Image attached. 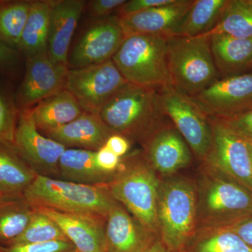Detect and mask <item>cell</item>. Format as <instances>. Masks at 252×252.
I'll list each match as a JSON object with an SVG mask.
<instances>
[{
  "mask_svg": "<svg viewBox=\"0 0 252 252\" xmlns=\"http://www.w3.org/2000/svg\"><path fill=\"white\" fill-rule=\"evenodd\" d=\"M44 132L48 137L65 147H78L91 151L102 148L114 134L99 114L86 112L69 124Z\"/></svg>",
  "mask_w": 252,
  "mask_h": 252,
  "instance_id": "obj_20",
  "label": "cell"
},
{
  "mask_svg": "<svg viewBox=\"0 0 252 252\" xmlns=\"http://www.w3.org/2000/svg\"><path fill=\"white\" fill-rule=\"evenodd\" d=\"M160 89L127 83L104 104L99 117L113 133L127 140L149 137L167 117Z\"/></svg>",
  "mask_w": 252,
  "mask_h": 252,
  "instance_id": "obj_1",
  "label": "cell"
},
{
  "mask_svg": "<svg viewBox=\"0 0 252 252\" xmlns=\"http://www.w3.org/2000/svg\"><path fill=\"white\" fill-rule=\"evenodd\" d=\"M194 0H174L170 4L119 16L124 38L135 34L173 36Z\"/></svg>",
  "mask_w": 252,
  "mask_h": 252,
  "instance_id": "obj_15",
  "label": "cell"
},
{
  "mask_svg": "<svg viewBox=\"0 0 252 252\" xmlns=\"http://www.w3.org/2000/svg\"><path fill=\"white\" fill-rule=\"evenodd\" d=\"M4 198V195H2V193L0 192V202L1 201V200H3V199Z\"/></svg>",
  "mask_w": 252,
  "mask_h": 252,
  "instance_id": "obj_43",
  "label": "cell"
},
{
  "mask_svg": "<svg viewBox=\"0 0 252 252\" xmlns=\"http://www.w3.org/2000/svg\"><path fill=\"white\" fill-rule=\"evenodd\" d=\"M36 175L13 144L0 143V192L4 198L23 196Z\"/></svg>",
  "mask_w": 252,
  "mask_h": 252,
  "instance_id": "obj_23",
  "label": "cell"
},
{
  "mask_svg": "<svg viewBox=\"0 0 252 252\" xmlns=\"http://www.w3.org/2000/svg\"><path fill=\"white\" fill-rule=\"evenodd\" d=\"M107 252H144L155 239L124 207L117 203L106 219Z\"/></svg>",
  "mask_w": 252,
  "mask_h": 252,
  "instance_id": "obj_17",
  "label": "cell"
},
{
  "mask_svg": "<svg viewBox=\"0 0 252 252\" xmlns=\"http://www.w3.org/2000/svg\"><path fill=\"white\" fill-rule=\"evenodd\" d=\"M189 99L207 117L223 119L245 112L252 108V73L220 78Z\"/></svg>",
  "mask_w": 252,
  "mask_h": 252,
  "instance_id": "obj_11",
  "label": "cell"
},
{
  "mask_svg": "<svg viewBox=\"0 0 252 252\" xmlns=\"http://www.w3.org/2000/svg\"><path fill=\"white\" fill-rule=\"evenodd\" d=\"M34 207L23 196L4 198L0 202V245L8 246L29 224Z\"/></svg>",
  "mask_w": 252,
  "mask_h": 252,
  "instance_id": "obj_27",
  "label": "cell"
},
{
  "mask_svg": "<svg viewBox=\"0 0 252 252\" xmlns=\"http://www.w3.org/2000/svg\"><path fill=\"white\" fill-rule=\"evenodd\" d=\"M95 162L99 170L109 175H112L120 167L121 158L104 146L96 151Z\"/></svg>",
  "mask_w": 252,
  "mask_h": 252,
  "instance_id": "obj_35",
  "label": "cell"
},
{
  "mask_svg": "<svg viewBox=\"0 0 252 252\" xmlns=\"http://www.w3.org/2000/svg\"><path fill=\"white\" fill-rule=\"evenodd\" d=\"M160 94L167 117L171 119L194 154L206 160L212 144L209 119L188 97L172 86L161 88Z\"/></svg>",
  "mask_w": 252,
  "mask_h": 252,
  "instance_id": "obj_10",
  "label": "cell"
},
{
  "mask_svg": "<svg viewBox=\"0 0 252 252\" xmlns=\"http://www.w3.org/2000/svg\"><path fill=\"white\" fill-rule=\"evenodd\" d=\"M125 0H94L91 4V14L96 18H106L119 9Z\"/></svg>",
  "mask_w": 252,
  "mask_h": 252,
  "instance_id": "obj_37",
  "label": "cell"
},
{
  "mask_svg": "<svg viewBox=\"0 0 252 252\" xmlns=\"http://www.w3.org/2000/svg\"><path fill=\"white\" fill-rule=\"evenodd\" d=\"M197 194V224L228 228L252 218V191L210 167Z\"/></svg>",
  "mask_w": 252,
  "mask_h": 252,
  "instance_id": "obj_2",
  "label": "cell"
},
{
  "mask_svg": "<svg viewBox=\"0 0 252 252\" xmlns=\"http://www.w3.org/2000/svg\"><path fill=\"white\" fill-rule=\"evenodd\" d=\"M227 3L228 0H194L174 35L195 37L206 34L220 21Z\"/></svg>",
  "mask_w": 252,
  "mask_h": 252,
  "instance_id": "obj_26",
  "label": "cell"
},
{
  "mask_svg": "<svg viewBox=\"0 0 252 252\" xmlns=\"http://www.w3.org/2000/svg\"><path fill=\"white\" fill-rule=\"evenodd\" d=\"M34 207L59 225L77 252H107L104 234L106 218L66 213L47 207Z\"/></svg>",
  "mask_w": 252,
  "mask_h": 252,
  "instance_id": "obj_16",
  "label": "cell"
},
{
  "mask_svg": "<svg viewBox=\"0 0 252 252\" xmlns=\"http://www.w3.org/2000/svg\"><path fill=\"white\" fill-rule=\"evenodd\" d=\"M77 252V251H74V252Z\"/></svg>",
  "mask_w": 252,
  "mask_h": 252,
  "instance_id": "obj_46",
  "label": "cell"
},
{
  "mask_svg": "<svg viewBox=\"0 0 252 252\" xmlns=\"http://www.w3.org/2000/svg\"><path fill=\"white\" fill-rule=\"evenodd\" d=\"M211 126L212 144L206 161L232 180L252 191V164L246 139L215 118Z\"/></svg>",
  "mask_w": 252,
  "mask_h": 252,
  "instance_id": "obj_9",
  "label": "cell"
},
{
  "mask_svg": "<svg viewBox=\"0 0 252 252\" xmlns=\"http://www.w3.org/2000/svg\"><path fill=\"white\" fill-rule=\"evenodd\" d=\"M158 233L172 252H180L195 234L197 191L183 178L160 182L157 199Z\"/></svg>",
  "mask_w": 252,
  "mask_h": 252,
  "instance_id": "obj_4",
  "label": "cell"
},
{
  "mask_svg": "<svg viewBox=\"0 0 252 252\" xmlns=\"http://www.w3.org/2000/svg\"><path fill=\"white\" fill-rule=\"evenodd\" d=\"M38 130L58 128L77 119L84 112L76 97L67 89L44 99L31 109Z\"/></svg>",
  "mask_w": 252,
  "mask_h": 252,
  "instance_id": "obj_22",
  "label": "cell"
},
{
  "mask_svg": "<svg viewBox=\"0 0 252 252\" xmlns=\"http://www.w3.org/2000/svg\"><path fill=\"white\" fill-rule=\"evenodd\" d=\"M23 196L34 207L106 219L117 203L106 184L83 185L38 174Z\"/></svg>",
  "mask_w": 252,
  "mask_h": 252,
  "instance_id": "obj_3",
  "label": "cell"
},
{
  "mask_svg": "<svg viewBox=\"0 0 252 252\" xmlns=\"http://www.w3.org/2000/svg\"><path fill=\"white\" fill-rule=\"evenodd\" d=\"M201 233L192 252H252V247L226 228L205 229Z\"/></svg>",
  "mask_w": 252,
  "mask_h": 252,
  "instance_id": "obj_30",
  "label": "cell"
},
{
  "mask_svg": "<svg viewBox=\"0 0 252 252\" xmlns=\"http://www.w3.org/2000/svg\"><path fill=\"white\" fill-rule=\"evenodd\" d=\"M119 18L112 16L91 26L74 46L69 64L74 69L112 61L124 41Z\"/></svg>",
  "mask_w": 252,
  "mask_h": 252,
  "instance_id": "obj_14",
  "label": "cell"
},
{
  "mask_svg": "<svg viewBox=\"0 0 252 252\" xmlns=\"http://www.w3.org/2000/svg\"><path fill=\"white\" fill-rule=\"evenodd\" d=\"M53 4L52 1H32L18 47L27 58L47 51Z\"/></svg>",
  "mask_w": 252,
  "mask_h": 252,
  "instance_id": "obj_25",
  "label": "cell"
},
{
  "mask_svg": "<svg viewBox=\"0 0 252 252\" xmlns=\"http://www.w3.org/2000/svg\"><path fill=\"white\" fill-rule=\"evenodd\" d=\"M217 119L244 138L252 139V108L233 117Z\"/></svg>",
  "mask_w": 252,
  "mask_h": 252,
  "instance_id": "obj_34",
  "label": "cell"
},
{
  "mask_svg": "<svg viewBox=\"0 0 252 252\" xmlns=\"http://www.w3.org/2000/svg\"><path fill=\"white\" fill-rule=\"evenodd\" d=\"M246 140L247 142H248L249 150H250V157H251L252 164V139H246Z\"/></svg>",
  "mask_w": 252,
  "mask_h": 252,
  "instance_id": "obj_42",
  "label": "cell"
},
{
  "mask_svg": "<svg viewBox=\"0 0 252 252\" xmlns=\"http://www.w3.org/2000/svg\"><path fill=\"white\" fill-rule=\"evenodd\" d=\"M117 202L152 234H158L157 199L160 182L151 167L132 165L106 184Z\"/></svg>",
  "mask_w": 252,
  "mask_h": 252,
  "instance_id": "obj_7",
  "label": "cell"
},
{
  "mask_svg": "<svg viewBox=\"0 0 252 252\" xmlns=\"http://www.w3.org/2000/svg\"><path fill=\"white\" fill-rule=\"evenodd\" d=\"M126 84L112 60L69 70L65 89L76 97L84 112L99 114L107 101Z\"/></svg>",
  "mask_w": 252,
  "mask_h": 252,
  "instance_id": "obj_8",
  "label": "cell"
},
{
  "mask_svg": "<svg viewBox=\"0 0 252 252\" xmlns=\"http://www.w3.org/2000/svg\"><path fill=\"white\" fill-rule=\"evenodd\" d=\"M247 1H248V4L252 7V0H247Z\"/></svg>",
  "mask_w": 252,
  "mask_h": 252,
  "instance_id": "obj_45",
  "label": "cell"
},
{
  "mask_svg": "<svg viewBox=\"0 0 252 252\" xmlns=\"http://www.w3.org/2000/svg\"><path fill=\"white\" fill-rule=\"evenodd\" d=\"M76 251L74 245L67 240L43 243L17 244L1 246L0 252H72Z\"/></svg>",
  "mask_w": 252,
  "mask_h": 252,
  "instance_id": "obj_33",
  "label": "cell"
},
{
  "mask_svg": "<svg viewBox=\"0 0 252 252\" xmlns=\"http://www.w3.org/2000/svg\"><path fill=\"white\" fill-rule=\"evenodd\" d=\"M174 0H130L119 8V16L135 14L158 6H164L172 2Z\"/></svg>",
  "mask_w": 252,
  "mask_h": 252,
  "instance_id": "obj_36",
  "label": "cell"
},
{
  "mask_svg": "<svg viewBox=\"0 0 252 252\" xmlns=\"http://www.w3.org/2000/svg\"><path fill=\"white\" fill-rule=\"evenodd\" d=\"M144 252H172L166 248L165 245L162 243L161 240H155L147 248Z\"/></svg>",
  "mask_w": 252,
  "mask_h": 252,
  "instance_id": "obj_41",
  "label": "cell"
},
{
  "mask_svg": "<svg viewBox=\"0 0 252 252\" xmlns=\"http://www.w3.org/2000/svg\"><path fill=\"white\" fill-rule=\"evenodd\" d=\"M17 60V53L0 41V70H4L14 64Z\"/></svg>",
  "mask_w": 252,
  "mask_h": 252,
  "instance_id": "obj_39",
  "label": "cell"
},
{
  "mask_svg": "<svg viewBox=\"0 0 252 252\" xmlns=\"http://www.w3.org/2000/svg\"><path fill=\"white\" fill-rule=\"evenodd\" d=\"M226 229L234 232L243 239V241L248 244L249 246L252 248V218Z\"/></svg>",
  "mask_w": 252,
  "mask_h": 252,
  "instance_id": "obj_40",
  "label": "cell"
},
{
  "mask_svg": "<svg viewBox=\"0 0 252 252\" xmlns=\"http://www.w3.org/2000/svg\"><path fill=\"white\" fill-rule=\"evenodd\" d=\"M167 62L172 87L189 98L220 79L206 36H170Z\"/></svg>",
  "mask_w": 252,
  "mask_h": 252,
  "instance_id": "obj_6",
  "label": "cell"
},
{
  "mask_svg": "<svg viewBox=\"0 0 252 252\" xmlns=\"http://www.w3.org/2000/svg\"><path fill=\"white\" fill-rule=\"evenodd\" d=\"M214 62L220 78L248 72L252 63V39L223 34L209 36Z\"/></svg>",
  "mask_w": 252,
  "mask_h": 252,
  "instance_id": "obj_21",
  "label": "cell"
},
{
  "mask_svg": "<svg viewBox=\"0 0 252 252\" xmlns=\"http://www.w3.org/2000/svg\"><path fill=\"white\" fill-rule=\"evenodd\" d=\"M85 5L83 0L54 1L47 49L54 62L67 64L71 41Z\"/></svg>",
  "mask_w": 252,
  "mask_h": 252,
  "instance_id": "obj_18",
  "label": "cell"
},
{
  "mask_svg": "<svg viewBox=\"0 0 252 252\" xmlns=\"http://www.w3.org/2000/svg\"><path fill=\"white\" fill-rule=\"evenodd\" d=\"M217 34L252 39V7L247 0H228L216 26L201 36L209 37Z\"/></svg>",
  "mask_w": 252,
  "mask_h": 252,
  "instance_id": "obj_28",
  "label": "cell"
},
{
  "mask_svg": "<svg viewBox=\"0 0 252 252\" xmlns=\"http://www.w3.org/2000/svg\"><path fill=\"white\" fill-rule=\"evenodd\" d=\"M32 1H0V41L18 49L27 22Z\"/></svg>",
  "mask_w": 252,
  "mask_h": 252,
  "instance_id": "obj_29",
  "label": "cell"
},
{
  "mask_svg": "<svg viewBox=\"0 0 252 252\" xmlns=\"http://www.w3.org/2000/svg\"><path fill=\"white\" fill-rule=\"evenodd\" d=\"M250 72H252V63L251 64V65H250V68H249L248 72H247V73H250Z\"/></svg>",
  "mask_w": 252,
  "mask_h": 252,
  "instance_id": "obj_44",
  "label": "cell"
},
{
  "mask_svg": "<svg viewBox=\"0 0 252 252\" xmlns=\"http://www.w3.org/2000/svg\"><path fill=\"white\" fill-rule=\"evenodd\" d=\"M104 146L113 153L121 158L128 152L130 149V142L124 136L119 134H112Z\"/></svg>",
  "mask_w": 252,
  "mask_h": 252,
  "instance_id": "obj_38",
  "label": "cell"
},
{
  "mask_svg": "<svg viewBox=\"0 0 252 252\" xmlns=\"http://www.w3.org/2000/svg\"><path fill=\"white\" fill-rule=\"evenodd\" d=\"M18 117L12 99L0 89V143L14 145Z\"/></svg>",
  "mask_w": 252,
  "mask_h": 252,
  "instance_id": "obj_32",
  "label": "cell"
},
{
  "mask_svg": "<svg viewBox=\"0 0 252 252\" xmlns=\"http://www.w3.org/2000/svg\"><path fill=\"white\" fill-rule=\"evenodd\" d=\"M67 64L55 63L47 51L27 58L26 74L16 94L21 110L29 109L65 89Z\"/></svg>",
  "mask_w": 252,
  "mask_h": 252,
  "instance_id": "obj_12",
  "label": "cell"
},
{
  "mask_svg": "<svg viewBox=\"0 0 252 252\" xmlns=\"http://www.w3.org/2000/svg\"><path fill=\"white\" fill-rule=\"evenodd\" d=\"M147 155L152 167L163 175H171L191 160L189 145L176 127H160L149 137Z\"/></svg>",
  "mask_w": 252,
  "mask_h": 252,
  "instance_id": "obj_19",
  "label": "cell"
},
{
  "mask_svg": "<svg viewBox=\"0 0 252 252\" xmlns=\"http://www.w3.org/2000/svg\"><path fill=\"white\" fill-rule=\"evenodd\" d=\"M34 211L24 232L11 245L43 243L68 240L59 225L52 219L34 207Z\"/></svg>",
  "mask_w": 252,
  "mask_h": 252,
  "instance_id": "obj_31",
  "label": "cell"
},
{
  "mask_svg": "<svg viewBox=\"0 0 252 252\" xmlns=\"http://www.w3.org/2000/svg\"><path fill=\"white\" fill-rule=\"evenodd\" d=\"M169 37L157 34L127 36L112 61L127 83L158 89L172 86L167 62Z\"/></svg>",
  "mask_w": 252,
  "mask_h": 252,
  "instance_id": "obj_5",
  "label": "cell"
},
{
  "mask_svg": "<svg viewBox=\"0 0 252 252\" xmlns=\"http://www.w3.org/2000/svg\"><path fill=\"white\" fill-rule=\"evenodd\" d=\"M14 147L38 175L59 173V160L66 147L39 132L30 109L19 112Z\"/></svg>",
  "mask_w": 252,
  "mask_h": 252,
  "instance_id": "obj_13",
  "label": "cell"
},
{
  "mask_svg": "<svg viewBox=\"0 0 252 252\" xmlns=\"http://www.w3.org/2000/svg\"><path fill=\"white\" fill-rule=\"evenodd\" d=\"M96 151L65 149L59 162V171L66 181L83 185H104L112 175L99 170L95 162Z\"/></svg>",
  "mask_w": 252,
  "mask_h": 252,
  "instance_id": "obj_24",
  "label": "cell"
}]
</instances>
